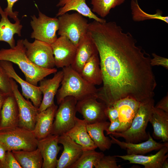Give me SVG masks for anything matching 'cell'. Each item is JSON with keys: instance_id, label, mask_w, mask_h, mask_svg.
<instances>
[{"instance_id": "26", "label": "cell", "mask_w": 168, "mask_h": 168, "mask_svg": "<svg viewBox=\"0 0 168 168\" xmlns=\"http://www.w3.org/2000/svg\"><path fill=\"white\" fill-rule=\"evenodd\" d=\"M152 124L153 134L164 142L168 141V113L154 107L149 119Z\"/></svg>"}, {"instance_id": "15", "label": "cell", "mask_w": 168, "mask_h": 168, "mask_svg": "<svg viewBox=\"0 0 168 168\" xmlns=\"http://www.w3.org/2000/svg\"><path fill=\"white\" fill-rule=\"evenodd\" d=\"M58 142L63 145V149L57 160L56 167L70 168L81 156L83 149L80 145L64 134L58 136Z\"/></svg>"}, {"instance_id": "42", "label": "cell", "mask_w": 168, "mask_h": 168, "mask_svg": "<svg viewBox=\"0 0 168 168\" xmlns=\"http://www.w3.org/2000/svg\"><path fill=\"white\" fill-rule=\"evenodd\" d=\"M8 95H6L0 91V116L1 110L5 100Z\"/></svg>"}, {"instance_id": "38", "label": "cell", "mask_w": 168, "mask_h": 168, "mask_svg": "<svg viewBox=\"0 0 168 168\" xmlns=\"http://www.w3.org/2000/svg\"><path fill=\"white\" fill-rule=\"evenodd\" d=\"M105 114L110 122L118 119V112L116 108L113 105L106 106L105 111Z\"/></svg>"}, {"instance_id": "18", "label": "cell", "mask_w": 168, "mask_h": 168, "mask_svg": "<svg viewBox=\"0 0 168 168\" xmlns=\"http://www.w3.org/2000/svg\"><path fill=\"white\" fill-rule=\"evenodd\" d=\"M96 54H98L97 48L88 31L79 42L74 60L71 66L80 73L86 63Z\"/></svg>"}, {"instance_id": "21", "label": "cell", "mask_w": 168, "mask_h": 168, "mask_svg": "<svg viewBox=\"0 0 168 168\" xmlns=\"http://www.w3.org/2000/svg\"><path fill=\"white\" fill-rule=\"evenodd\" d=\"M57 109V106L54 104L45 110L38 112L33 131L38 140L45 138L51 134Z\"/></svg>"}, {"instance_id": "25", "label": "cell", "mask_w": 168, "mask_h": 168, "mask_svg": "<svg viewBox=\"0 0 168 168\" xmlns=\"http://www.w3.org/2000/svg\"><path fill=\"white\" fill-rule=\"evenodd\" d=\"M86 121L76 117L74 125L64 134L80 145L83 150H95L97 147L90 137Z\"/></svg>"}, {"instance_id": "41", "label": "cell", "mask_w": 168, "mask_h": 168, "mask_svg": "<svg viewBox=\"0 0 168 168\" xmlns=\"http://www.w3.org/2000/svg\"><path fill=\"white\" fill-rule=\"evenodd\" d=\"M6 152L4 147L0 144V163L2 168H4Z\"/></svg>"}, {"instance_id": "36", "label": "cell", "mask_w": 168, "mask_h": 168, "mask_svg": "<svg viewBox=\"0 0 168 168\" xmlns=\"http://www.w3.org/2000/svg\"><path fill=\"white\" fill-rule=\"evenodd\" d=\"M152 58H151L150 63L152 67L155 66H162L166 69H168V59L160 56L155 53L152 54Z\"/></svg>"}, {"instance_id": "10", "label": "cell", "mask_w": 168, "mask_h": 168, "mask_svg": "<svg viewBox=\"0 0 168 168\" xmlns=\"http://www.w3.org/2000/svg\"><path fill=\"white\" fill-rule=\"evenodd\" d=\"M12 93L16 100L19 110L18 126L33 131L35 125L38 108L28 100H26L19 90L16 82L11 78Z\"/></svg>"}, {"instance_id": "37", "label": "cell", "mask_w": 168, "mask_h": 168, "mask_svg": "<svg viewBox=\"0 0 168 168\" xmlns=\"http://www.w3.org/2000/svg\"><path fill=\"white\" fill-rule=\"evenodd\" d=\"M7 5L4 11L6 12L10 18L13 19L15 21L19 19L18 18V12H13L12 7L14 4L19 0H6Z\"/></svg>"}, {"instance_id": "19", "label": "cell", "mask_w": 168, "mask_h": 168, "mask_svg": "<svg viewBox=\"0 0 168 168\" xmlns=\"http://www.w3.org/2000/svg\"><path fill=\"white\" fill-rule=\"evenodd\" d=\"M140 103L128 97L119 100L113 104L118 112V119L121 124L119 132L124 131L129 127Z\"/></svg>"}, {"instance_id": "17", "label": "cell", "mask_w": 168, "mask_h": 168, "mask_svg": "<svg viewBox=\"0 0 168 168\" xmlns=\"http://www.w3.org/2000/svg\"><path fill=\"white\" fill-rule=\"evenodd\" d=\"M148 139L143 142L133 143L121 141L111 134L110 137L112 144L118 145L121 149L126 151L127 155H144L154 150H159L163 147L168 145V142L163 143L158 142L155 141L148 133Z\"/></svg>"}, {"instance_id": "22", "label": "cell", "mask_w": 168, "mask_h": 168, "mask_svg": "<svg viewBox=\"0 0 168 168\" xmlns=\"http://www.w3.org/2000/svg\"><path fill=\"white\" fill-rule=\"evenodd\" d=\"M19 110L13 94L6 97L1 110L0 130L18 125Z\"/></svg>"}, {"instance_id": "32", "label": "cell", "mask_w": 168, "mask_h": 168, "mask_svg": "<svg viewBox=\"0 0 168 168\" xmlns=\"http://www.w3.org/2000/svg\"><path fill=\"white\" fill-rule=\"evenodd\" d=\"M125 0H91L92 11L104 18L110 13V10L123 4Z\"/></svg>"}, {"instance_id": "11", "label": "cell", "mask_w": 168, "mask_h": 168, "mask_svg": "<svg viewBox=\"0 0 168 168\" xmlns=\"http://www.w3.org/2000/svg\"><path fill=\"white\" fill-rule=\"evenodd\" d=\"M97 99V97H92L77 101V112L82 115L87 124L105 121L108 119L105 112L106 105Z\"/></svg>"}, {"instance_id": "31", "label": "cell", "mask_w": 168, "mask_h": 168, "mask_svg": "<svg viewBox=\"0 0 168 168\" xmlns=\"http://www.w3.org/2000/svg\"><path fill=\"white\" fill-rule=\"evenodd\" d=\"M103 152L96 151L95 150H83L78 160L70 168H93L103 157Z\"/></svg>"}, {"instance_id": "34", "label": "cell", "mask_w": 168, "mask_h": 168, "mask_svg": "<svg viewBox=\"0 0 168 168\" xmlns=\"http://www.w3.org/2000/svg\"><path fill=\"white\" fill-rule=\"evenodd\" d=\"M95 168H122L117 163L115 156H105L102 157L95 166Z\"/></svg>"}, {"instance_id": "43", "label": "cell", "mask_w": 168, "mask_h": 168, "mask_svg": "<svg viewBox=\"0 0 168 168\" xmlns=\"http://www.w3.org/2000/svg\"><path fill=\"white\" fill-rule=\"evenodd\" d=\"M168 168V162L167 159H166L163 162L162 168Z\"/></svg>"}, {"instance_id": "8", "label": "cell", "mask_w": 168, "mask_h": 168, "mask_svg": "<svg viewBox=\"0 0 168 168\" xmlns=\"http://www.w3.org/2000/svg\"><path fill=\"white\" fill-rule=\"evenodd\" d=\"M31 17L30 23L33 31L30 37L50 44L53 43L58 38V18L48 16L40 11L38 17L35 15Z\"/></svg>"}, {"instance_id": "23", "label": "cell", "mask_w": 168, "mask_h": 168, "mask_svg": "<svg viewBox=\"0 0 168 168\" xmlns=\"http://www.w3.org/2000/svg\"><path fill=\"white\" fill-rule=\"evenodd\" d=\"M0 41L7 43L10 48H13L16 45L14 35L16 34L21 36V30L22 26L18 19L14 23H11L8 18V15L0 6Z\"/></svg>"}, {"instance_id": "30", "label": "cell", "mask_w": 168, "mask_h": 168, "mask_svg": "<svg viewBox=\"0 0 168 168\" xmlns=\"http://www.w3.org/2000/svg\"><path fill=\"white\" fill-rule=\"evenodd\" d=\"M131 14L133 20L136 22L149 20L156 19L168 23V16L162 15V12L157 10L155 14H149L144 11L140 7L138 0H131Z\"/></svg>"}, {"instance_id": "20", "label": "cell", "mask_w": 168, "mask_h": 168, "mask_svg": "<svg viewBox=\"0 0 168 168\" xmlns=\"http://www.w3.org/2000/svg\"><path fill=\"white\" fill-rule=\"evenodd\" d=\"M168 145H166L154 155L145 156L144 155H115L124 160L129 161L130 163L142 165L145 168H162L164 161L168 157Z\"/></svg>"}, {"instance_id": "12", "label": "cell", "mask_w": 168, "mask_h": 168, "mask_svg": "<svg viewBox=\"0 0 168 168\" xmlns=\"http://www.w3.org/2000/svg\"><path fill=\"white\" fill-rule=\"evenodd\" d=\"M51 46L57 68H63L72 65L75 58L77 47L69 39L65 36H60Z\"/></svg>"}, {"instance_id": "3", "label": "cell", "mask_w": 168, "mask_h": 168, "mask_svg": "<svg viewBox=\"0 0 168 168\" xmlns=\"http://www.w3.org/2000/svg\"><path fill=\"white\" fill-rule=\"evenodd\" d=\"M62 71L61 86L56 95L58 104L68 96L74 97L77 101L90 97L97 98L98 90L95 86L85 80L71 66L63 68Z\"/></svg>"}, {"instance_id": "7", "label": "cell", "mask_w": 168, "mask_h": 168, "mask_svg": "<svg viewBox=\"0 0 168 168\" xmlns=\"http://www.w3.org/2000/svg\"><path fill=\"white\" fill-rule=\"evenodd\" d=\"M77 101L73 97L65 98L59 104L55 116L50 134L60 135L65 134L74 125Z\"/></svg>"}, {"instance_id": "2", "label": "cell", "mask_w": 168, "mask_h": 168, "mask_svg": "<svg viewBox=\"0 0 168 168\" xmlns=\"http://www.w3.org/2000/svg\"><path fill=\"white\" fill-rule=\"evenodd\" d=\"M1 60L8 61L17 65L24 74L26 81L35 86L45 77L57 71L55 68L48 69L38 66L30 60L26 56L23 40H18L13 48L0 49V61Z\"/></svg>"}, {"instance_id": "33", "label": "cell", "mask_w": 168, "mask_h": 168, "mask_svg": "<svg viewBox=\"0 0 168 168\" xmlns=\"http://www.w3.org/2000/svg\"><path fill=\"white\" fill-rule=\"evenodd\" d=\"M10 79L0 63V91L7 95L13 94Z\"/></svg>"}, {"instance_id": "16", "label": "cell", "mask_w": 168, "mask_h": 168, "mask_svg": "<svg viewBox=\"0 0 168 168\" xmlns=\"http://www.w3.org/2000/svg\"><path fill=\"white\" fill-rule=\"evenodd\" d=\"M63 76V71L57 72L51 78H44L40 81L39 87L43 94L41 104L38 109V112L43 111L54 104L56 95Z\"/></svg>"}, {"instance_id": "1", "label": "cell", "mask_w": 168, "mask_h": 168, "mask_svg": "<svg viewBox=\"0 0 168 168\" xmlns=\"http://www.w3.org/2000/svg\"><path fill=\"white\" fill-rule=\"evenodd\" d=\"M88 32L98 50L102 74L97 99L109 106L128 97L140 102L153 98L157 84L151 58L132 35L114 21L94 20Z\"/></svg>"}, {"instance_id": "39", "label": "cell", "mask_w": 168, "mask_h": 168, "mask_svg": "<svg viewBox=\"0 0 168 168\" xmlns=\"http://www.w3.org/2000/svg\"><path fill=\"white\" fill-rule=\"evenodd\" d=\"M121 127V124L118 119L110 122V124L106 130L107 135L111 134L115 132H119Z\"/></svg>"}, {"instance_id": "9", "label": "cell", "mask_w": 168, "mask_h": 168, "mask_svg": "<svg viewBox=\"0 0 168 168\" xmlns=\"http://www.w3.org/2000/svg\"><path fill=\"white\" fill-rule=\"evenodd\" d=\"M23 43L26 56L33 63L45 68H54L55 61L51 44L37 40L30 43L26 39L23 40Z\"/></svg>"}, {"instance_id": "14", "label": "cell", "mask_w": 168, "mask_h": 168, "mask_svg": "<svg viewBox=\"0 0 168 168\" xmlns=\"http://www.w3.org/2000/svg\"><path fill=\"white\" fill-rule=\"evenodd\" d=\"M58 135L50 134L38 140L37 148L40 150L43 159L42 168L56 167L57 156L61 147L58 145Z\"/></svg>"}, {"instance_id": "35", "label": "cell", "mask_w": 168, "mask_h": 168, "mask_svg": "<svg viewBox=\"0 0 168 168\" xmlns=\"http://www.w3.org/2000/svg\"><path fill=\"white\" fill-rule=\"evenodd\" d=\"M4 168H22L11 151L6 152Z\"/></svg>"}, {"instance_id": "29", "label": "cell", "mask_w": 168, "mask_h": 168, "mask_svg": "<svg viewBox=\"0 0 168 168\" xmlns=\"http://www.w3.org/2000/svg\"><path fill=\"white\" fill-rule=\"evenodd\" d=\"M22 168H41L43 159L40 150L37 148L31 151H12Z\"/></svg>"}, {"instance_id": "5", "label": "cell", "mask_w": 168, "mask_h": 168, "mask_svg": "<svg viewBox=\"0 0 168 168\" xmlns=\"http://www.w3.org/2000/svg\"><path fill=\"white\" fill-rule=\"evenodd\" d=\"M38 139L33 131L18 125L0 130V144L6 151H31L37 148Z\"/></svg>"}, {"instance_id": "24", "label": "cell", "mask_w": 168, "mask_h": 168, "mask_svg": "<svg viewBox=\"0 0 168 168\" xmlns=\"http://www.w3.org/2000/svg\"><path fill=\"white\" fill-rule=\"evenodd\" d=\"M56 6L60 7L56 16H58L71 11H75L84 16L92 19L97 21L103 22L106 21L97 16L86 3V0H59Z\"/></svg>"}, {"instance_id": "6", "label": "cell", "mask_w": 168, "mask_h": 168, "mask_svg": "<svg viewBox=\"0 0 168 168\" xmlns=\"http://www.w3.org/2000/svg\"><path fill=\"white\" fill-rule=\"evenodd\" d=\"M58 18V35L66 37L77 47L81 38L88 31L87 20L77 12H67Z\"/></svg>"}, {"instance_id": "4", "label": "cell", "mask_w": 168, "mask_h": 168, "mask_svg": "<svg viewBox=\"0 0 168 168\" xmlns=\"http://www.w3.org/2000/svg\"><path fill=\"white\" fill-rule=\"evenodd\" d=\"M154 103L153 98L141 102L129 127L124 131L115 132L111 135L122 138L126 142L138 143L147 140L149 136L146 129Z\"/></svg>"}, {"instance_id": "13", "label": "cell", "mask_w": 168, "mask_h": 168, "mask_svg": "<svg viewBox=\"0 0 168 168\" xmlns=\"http://www.w3.org/2000/svg\"><path fill=\"white\" fill-rule=\"evenodd\" d=\"M0 63L9 77L20 85L23 96L27 100L30 99L33 105L38 109L42 99V94L39 86L33 85L21 78L16 72L12 63L1 60Z\"/></svg>"}, {"instance_id": "27", "label": "cell", "mask_w": 168, "mask_h": 168, "mask_svg": "<svg viewBox=\"0 0 168 168\" xmlns=\"http://www.w3.org/2000/svg\"><path fill=\"white\" fill-rule=\"evenodd\" d=\"M110 123L106 121L87 124L88 133L96 145L101 151L109 150L112 144L111 139L105 136L104 131L108 128Z\"/></svg>"}, {"instance_id": "40", "label": "cell", "mask_w": 168, "mask_h": 168, "mask_svg": "<svg viewBox=\"0 0 168 168\" xmlns=\"http://www.w3.org/2000/svg\"><path fill=\"white\" fill-rule=\"evenodd\" d=\"M156 108L161 109L168 113V94L164 96L154 106Z\"/></svg>"}, {"instance_id": "28", "label": "cell", "mask_w": 168, "mask_h": 168, "mask_svg": "<svg viewBox=\"0 0 168 168\" xmlns=\"http://www.w3.org/2000/svg\"><path fill=\"white\" fill-rule=\"evenodd\" d=\"M86 81L95 86L102 83L98 54L93 55L85 64L79 73Z\"/></svg>"}, {"instance_id": "44", "label": "cell", "mask_w": 168, "mask_h": 168, "mask_svg": "<svg viewBox=\"0 0 168 168\" xmlns=\"http://www.w3.org/2000/svg\"><path fill=\"white\" fill-rule=\"evenodd\" d=\"M0 168H2V166L0 163Z\"/></svg>"}]
</instances>
